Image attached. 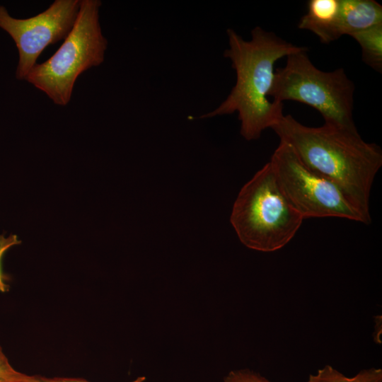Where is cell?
<instances>
[{
    "label": "cell",
    "mask_w": 382,
    "mask_h": 382,
    "mask_svg": "<svg viewBox=\"0 0 382 382\" xmlns=\"http://www.w3.org/2000/svg\"><path fill=\"white\" fill-rule=\"evenodd\" d=\"M272 129L306 166L335 183L371 223L370 192L382 166L378 145L366 142L357 128L326 123L308 127L291 115H283Z\"/></svg>",
    "instance_id": "obj_1"
},
{
    "label": "cell",
    "mask_w": 382,
    "mask_h": 382,
    "mask_svg": "<svg viewBox=\"0 0 382 382\" xmlns=\"http://www.w3.org/2000/svg\"><path fill=\"white\" fill-rule=\"evenodd\" d=\"M228 48L224 57L236 74V84L227 98L200 118L238 112L241 134L248 141L257 139L284 115L283 103L268 98L274 78V66L279 59L303 50L257 26L251 40H245L233 29L227 30Z\"/></svg>",
    "instance_id": "obj_2"
},
{
    "label": "cell",
    "mask_w": 382,
    "mask_h": 382,
    "mask_svg": "<svg viewBox=\"0 0 382 382\" xmlns=\"http://www.w3.org/2000/svg\"><path fill=\"white\" fill-rule=\"evenodd\" d=\"M303 219L282 190L270 162L243 186L230 217L240 241L264 253L287 245Z\"/></svg>",
    "instance_id": "obj_3"
},
{
    "label": "cell",
    "mask_w": 382,
    "mask_h": 382,
    "mask_svg": "<svg viewBox=\"0 0 382 382\" xmlns=\"http://www.w3.org/2000/svg\"><path fill=\"white\" fill-rule=\"evenodd\" d=\"M101 4L100 0H81L77 18L62 45L48 59L36 64L25 79L57 105H67L78 77L105 59L108 40L100 24Z\"/></svg>",
    "instance_id": "obj_4"
},
{
    "label": "cell",
    "mask_w": 382,
    "mask_h": 382,
    "mask_svg": "<svg viewBox=\"0 0 382 382\" xmlns=\"http://www.w3.org/2000/svg\"><path fill=\"white\" fill-rule=\"evenodd\" d=\"M307 48L286 57V64L274 71L269 97L283 103L294 100L317 110L325 123L355 129L352 112L354 85L342 68L324 71L314 66Z\"/></svg>",
    "instance_id": "obj_5"
},
{
    "label": "cell",
    "mask_w": 382,
    "mask_h": 382,
    "mask_svg": "<svg viewBox=\"0 0 382 382\" xmlns=\"http://www.w3.org/2000/svg\"><path fill=\"white\" fill-rule=\"evenodd\" d=\"M269 162L286 197L304 219L338 217L368 224L343 191L306 166L289 144L280 141Z\"/></svg>",
    "instance_id": "obj_6"
},
{
    "label": "cell",
    "mask_w": 382,
    "mask_h": 382,
    "mask_svg": "<svg viewBox=\"0 0 382 382\" xmlns=\"http://www.w3.org/2000/svg\"><path fill=\"white\" fill-rule=\"evenodd\" d=\"M80 4L81 0H55L44 11L24 19L12 17L0 5V28L10 35L18 51V79H25L47 46L66 37L77 18Z\"/></svg>",
    "instance_id": "obj_7"
},
{
    "label": "cell",
    "mask_w": 382,
    "mask_h": 382,
    "mask_svg": "<svg viewBox=\"0 0 382 382\" xmlns=\"http://www.w3.org/2000/svg\"><path fill=\"white\" fill-rule=\"evenodd\" d=\"M340 0H310L308 12L298 24L300 29L315 33L322 43L328 44L341 36L338 28Z\"/></svg>",
    "instance_id": "obj_8"
},
{
    "label": "cell",
    "mask_w": 382,
    "mask_h": 382,
    "mask_svg": "<svg viewBox=\"0 0 382 382\" xmlns=\"http://www.w3.org/2000/svg\"><path fill=\"white\" fill-rule=\"evenodd\" d=\"M340 36L352 35L382 23V6L374 0H340Z\"/></svg>",
    "instance_id": "obj_9"
},
{
    "label": "cell",
    "mask_w": 382,
    "mask_h": 382,
    "mask_svg": "<svg viewBox=\"0 0 382 382\" xmlns=\"http://www.w3.org/2000/svg\"><path fill=\"white\" fill-rule=\"evenodd\" d=\"M360 45L364 62L375 71H382V23L351 35Z\"/></svg>",
    "instance_id": "obj_10"
},
{
    "label": "cell",
    "mask_w": 382,
    "mask_h": 382,
    "mask_svg": "<svg viewBox=\"0 0 382 382\" xmlns=\"http://www.w3.org/2000/svg\"><path fill=\"white\" fill-rule=\"evenodd\" d=\"M307 382H382V369L371 367L361 370L353 377H348L327 364L316 374H310Z\"/></svg>",
    "instance_id": "obj_11"
},
{
    "label": "cell",
    "mask_w": 382,
    "mask_h": 382,
    "mask_svg": "<svg viewBox=\"0 0 382 382\" xmlns=\"http://www.w3.org/2000/svg\"><path fill=\"white\" fill-rule=\"evenodd\" d=\"M30 376L16 371L9 363L0 346V381L28 382Z\"/></svg>",
    "instance_id": "obj_12"
},
{
    "label": "cell",
    "mask_w": 382,
    "mask_h": 382,
    "mask_svg": "<svg viewBox=\"0 0 382 382\" xmlns=\"http://www.w3.org/2000/svg\"><path fill=\"white\" fill-rule=\"evenodd\" d=\"M21 243L17 238L16 235H10L8 238H5L4 234L0 235V291L6 292L9 289V286L6 283L8 280V276L5 274L2 270L1 260L4 253L7 250L13 245H18Z\"/></svg>",
    "instance_id": "obj_13"
},
{
    "label": "cell",
    "mask_w": 382,
    "mask_h": 382,
    "mask_svg": "<svg viewBox=\"0 0 382 382\" xmlns=\"http://www.w3.org/2000/svg\"><path fill=\"white\" fill-rule=\"evenodd\" d=\"M224 382H272L260 374L250 369L231 371L224 378Z\"/></svg>",
    "instance_id": "obj_14"
},
{
    "label": "cell",
    "mask_w": 382,
    "mask_h": 382,
    "mask_svg": "<svg viewBox=\"0 0 382 382\" xmlns=\"http://www.w3.org/2000/svg\"><path fill=\"white\" fill-rule=\"evenodd\" d=\"M146 378L141 376L137 378L131 382H143ZM28 382H89L83 378H66V377H54L47 378L42 376H30Z\"/></svg>",
    "instance_id": "obj_15"
},
{
    "label": "cell",
    "mask_w": 382,
    "mask_h": 382,
    "mask_svg": "<svg viewBox=\"0 0 382 382\" xmlns=\"http://www.w3.org/2000/svg\"><path fill=\"white\" fill-rule=\"evenodd\" d=\"M0 382H1V381H0Z\"/></svg>",
    "instance_id": "obj_16"
}]
</instances>
